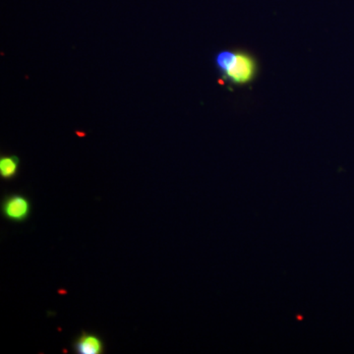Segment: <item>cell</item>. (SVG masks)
I'll list each match as a JSON object with an SVG mask.
<instances>
[{
	"instance_id": "cell-1",
	"label": "cell",
	"mask_w": 354,
	"mask_h": 354,
	"mask_svg": "<svg viewBox=\"0 0 354 354\" xmlns=\"http://www.w3.org/2000/svg\"><path fill=\"white\" fill-rule=\"evenodd\" d=\"M216 65L223 78L234 85H247L257 75V62L246 51H221L216 55Z\"/></svg>"
},
{
	"instance_id": "cell-2",
	"label": "cell",
	"mask_w": 354,
	"mask_h": 354,
	"mask_svg": "<svg viewBox=\"0 0 354 354\" xmlns=\"http://www.w3.org/2000/svg\"><path fill=\"white\" fill-rule=\"evenodd\" d=\"M31 213L32 203L25 195L13 193L2 199V216L11 223H24L30 218Z\"/></svg>"
},
{
	"instance_id": "cell-3",
	"label": "cell",
	"mask_w": 354,
	"mask_h": 354,
	"mask_svg": "<svg viewBox=\"0 0 354 354\" xmlns=\"http://www.w3.org/2000/svg\"><path fill=\"white\" fill-rule=\"evenodd\" d=\"M72 348L77 354H102L106 348L99 335L85 330L76 337Z\"/></svg>"
},
{
	"instance_id": "cell-4",
	"label": "cell",
	"mask_w": 354,
	"mask_h": 354,
	"mask_svg": "<svg viewBox=\"0 0 354 354\" xmlns=\"http://www.w3.org/2000/svg\"><path fill=\"white\" fill-rule=\"evenodd\" d=\"M20 160L14 155L0 158V177L4 180H12L19 172Z\"/></svg>"
}]
</instances>
